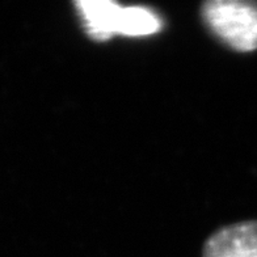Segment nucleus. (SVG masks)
I'll use <instances>...</instances> for the list:
<instances>
[{
	"label": "nucleus",
	"instance_id": "obj_1",
	"mask_svg": "<svg viewBox=\"0 0 257 257\" xmlns=\"http://www.w3.org/2000/svg\"><path fill=\"white\" fill-rule=\"evenodd\" d=\"M200 16L211 36L230 50H257V2L207 0L201 4Z\"/></svg>",
	"mask_w": 257,
	"mask_h": 257
},
{
	"label": "nucleus",
	"instance_id": "obj_2",
	"mask_svg": "<svg viewBox=\"0 0 257 257\" xmlns=\"http://www.w3.org/2000/svg\"><path fill=\"white\" fill-rule=\"evenodd\" d=\"M74 6L85 34L92 41L105 42L114 34H127L130 7L109 0H78Z\"/></svg>",
	"mask_w": 257,
	"mask_h": 257
},
{
	"label": "nucleus",
	"instance_id": "obj_3",
	"mask_svg": "<svg viewBox=\"0 0 257 257\" xmlns=\"http://www.w3.org/2000/svg\"><path fill=\"white\" fill-rule=\"evenodd\" d=\"M202 257H257V219L220 227L206 239Z\"/></svg>",
	"mask_w": 257,
	"mask_h": 257
}]
</instances>
